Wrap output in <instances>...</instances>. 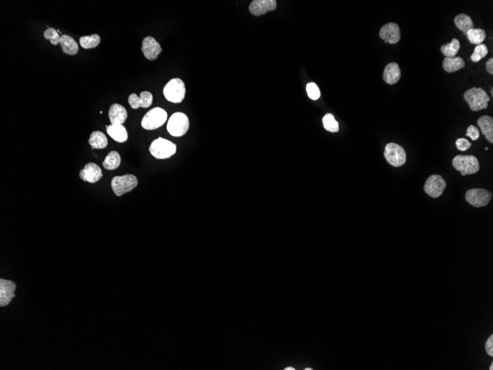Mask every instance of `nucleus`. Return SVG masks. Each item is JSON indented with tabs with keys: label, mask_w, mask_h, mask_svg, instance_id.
Wrapping results in <instances>:
<instances>
[{
	"label": "nucleus",
	"mask_w": 493,
	"mask_h": 370,
	"mask_svg": "<svg viewBox=\"0 0 493 370\" xmlns=\"http://www.w3.org/2000/svg\"><path fill=\"white\" fill-rule=\"evenodd\" d=\"M463 98L472 111H480L488 107L490 97L482 88H472L463 94Z\"/></svg>",
	"instance_id": "nucleus-1"
},
{
	"label": "nucleus",
	"mask_w": 493,
	"mask_h": 370,
	"mask_svg": "<svg viewBox=\"0 0 493 370\" xmlns=\"http://www.w3.org/2000/svg\"><path fill=\"white\" fill-rule=\"evenodd\" d=\"M149 152L156 159H168L177 152V146L165 138H158L152 141Z\"/></svg>",
	"instance_id": "nucleus-2"
},
{
	"label": "nucleus",
	"mask_w": 493,
	"mask_h": 370,
	"mask_svg": "<svg viewBox=\"0 0 493 370\" xmlns=\"http://www.w3.org/2000/svg\"><path fill=\"white\" fill-rule=\"evenodd\" d=\"M185 85L182 79H171L163 88V95L171 103H181L185 96Z\"/></svg>",
	"instance_id": "nucleus-3"
},
{
	"label": "nucleus",
	"mask_w": 493,
	"mask_h": 370,
	"mask_svg": "<svg viewBox=\"0 0 493 370\" xmlns=\"http://www.w3.org/2000/svg\"><path fill=\"white\" fill-rule=\"evenodd\" d=\"M168 114L160 107H154L149 110L141 121L142 127L146 130H154L161 127L167 121Z\"/></svg>",
	"instance_id": "nucleus-4"
},
{
	"label": "nucleus",
	"mask_w": 493,
	"mask_h": 370,
	"mask_svg": "<svg viewBox=\"0 0 493 370\" xmlns=\"http://www.w3.org/2000/svg\"><path fill=\"white\" fill-rule=\"evenodd\" d=\"M453 167L459 171L462 176L473 175L479 171V162L473 155H457L452 161Z\"/></svg>",
	"instance_id": "nucleus-5"
},
{
	"label": "nucleus",
	"mask_w": 493,
	"mask_h": 370,
	"mask_svg": "<svg viewBox=\"0 0 493 370\" xmlns=\"http://www.w3.org/2000/svg\"><path fill=\"white\" fill-rule=\"evenodd\" d=\"M190 123L185 113H175L170 117L167 124V130L173 137H182L188 131Z\"/></svg>",
	"instance_id": "nucleus-6"
},
{
	"label": "nucleus",
	"mask_w": 493,
	"mask_h": 370,
	"mask_svg": "<svg viewBox=\"0 0 493 370\" xmlns=\"http://www.w3.org/2000/svg\"><path fill=\"white\" fill-rule=\"evenodd\" d=\"M138 184L137 178L133 175H125L113 178L111 183L112 190L118 197L123 195L134 189Z\"/></svg>",
	"instance_id": "nucleus-7"
},
{
	"label": "nucleus",
	"mask_w": 493,
	"mask_h": 370,
	"mask_svg": "<svg viewBox=\"0 0 493 370\" xmlns=\"http://www.w3.org/2000/svg\"><path fill=\"white\" fill-rule=\"evenodd\" d=\"M385 159L389 164L394 167H400L405 163L407 156L404 149L394 143L387 144L384 153Z\"/></svg>",
	"instance_id": "nucleus-8"
},
{
	"label": "nucleus",
	"mask_w": 493,
	"mask_h": 370,
	"mask_svg": "<svg viewBox=\"0 0 493 370\" xmlns=\"http://www.w3.org/2000/svg\"><path fill=\"white\" fill-rule=\"evenodd\" d=\"M493 194L484 188H473L466 191L465 199L474 207H484L491 200Z\"/></svg>",
	"instance_id": "nucleus-9"
},
{
	"label": "nucleus",
	"mask_w": 493,
	"mask_h": 370,
	"mask_svg": "<svg viewBox=\"0 0 493 370\" xmlns=\"http://www.w3.org/2000/svg\"><path fill=\"white\" fill-rule=\"evenodd\" d=\"M446 186L447 184L442 177L438 175H432L427 180L424 185V190L430 197L437 198L443 194Z\"/></svg>",
	"instance_id": "nucleus-10"
},
{
	"label": "nucleus",
	"mask_w": 493,
	"mask_h": 370,
	"mask_svg": "<svg viewBox=\"0 0 493 370\" xmlns=\"http://www.w3.org/2000/svg\"><path fill=\"white\" fill-rule=\"evenodd\" d=\"M162 51L159 42H156L154 38L152 36H146L143 39L141 51L148 60L153 61L156 60Z\"/></svg>",
	"instance_id": "nucleus-11"
},
{
	"label": "nucleus",
	"mask_w": 493,
	"mask_h": 370,
	"mask_svg": "<svg viewBox=\"0 0 493 370\" xmlns=\"http://www.w3.org/2000/svg\"><path fill=\"white\" fill-rule=\"evenodd\" d=\"M379 36L386 43L394 45L400 41L401 33L398 25L391 23L382 26L379 31Z\"/></svg>",
	"instance_id": "nucleus-12"
},
{
	"label": "nucleus",
	"mask_w": 493,
	"mask_h": 370,
	"mask_svg": "<svg viewBox=\"0 0 493 370\" xmlns=\"http://www.w3.org/2000/svg\"><path fill=\"white\" fill-rule=\"evenodd\" d=\"M277 7L276 0H254L249 6V12L255 17L275 11Z\"/></svg>",
	"instance_id": "nucleus-13"
},
{
	"label": "nucleus",
	"mask_w": 493,
	"mask_h": 370,
	"mask_svg": "<svg viewBox=\"0 0 493 370\" xmlns=\"http://www.w3.org/2000/svg\"><path fill=\"white\" fill-rule=\"evenodd\" d=\"M103 174L101 169L94 163H88L85 165L84 169L81 170L79 177L82 181L90 184H94L101 179Z\"/></svg>",
	"instance_id": "nucleus-14"
},
{
	"label": "nucleus",
	"mask_w": 493,
	"mask_h": 370,
	"mask_svg": "<svg viewBox=\"0 0 493 370\" xmlns=\"http://www.w3.org/2000/svg\"><path fill=\"white\" fill-rule=\"evenodd\" d=\"M128 104L131 108L137 110L140 108H148L153 102V95L149 91H143L140 95L136 93H131L128 98Z\"/></svg>",
	"instance_id": "nucleus-15"
},
{
	"label": "nucleus",
	"mask_w": 493,
	"mask_h": 370,
	"mask_svg": "<svg viewBox=\"0 0 493 370\" xmlns=\"http://www.w3.org/2000/svg\"><path fill=\"white\" fill-rule=\"evenodd\" d=\"M16 284L9 280L0 279V306L5 307L15 296Z\"/></svg>",
	"instance_id": "nucleus-16"
},
{
	"label": "nucleus",
	"mask_w": 493,
	"mask_h": 370,
	"mask_svg": "<svg viewBox=\"0 0 493 370\" xmlns=\"http://www.w3.org/2000/svg\"><path fill=\"white\" fill-rule=\"evenodd\" d=\"M126 110L119 104H113L109 110V118L111 124L123 125L126 121Z\"/></svg>",
	"instance_id": "nucleus-17"
},
{
	"label": "nucleus",
	"mask_w": 493,
	"mask_h": 370,
	"mask_svg": "<svg viewBox=\"0 0 493 370\" xmlns=\"http://www.w3.org/2000/svg\"><path fill=\"white\" fill-rule=\"evenodd\" d=\"M401 77L400 66L395 62H391L385 67L383 73V79L388 85H394L399 82Z\"/></svg>",
	"instance_id": "nucleus-18"
},
{
	"label": "nucleus",
	"mask_w": 493,
	"mask_h": 370,
	"mask_svg": "<svg viewBox=\"0 0 493 370\" xmlns=\"http://www.w3.org/2000/svg\"><path fill=\"white\" fill-rule=\"evenodd\" d=\"M108 135L118 143H124L128 140V132L123 125L110 124L106 126Z\"/></svg>",
	"instance_id": "nucleus-19"
},
{
	"label": "nucleus",
	"mask_w": 493,
	"mask_h": 370,
	"mask_svg": "<svg viewBox=\"0 0 493 370\" xmlns=\"http://www.w3.org/2000/svg\"><path fill=\"white\" fill-rule=\"evenodd\" d=\"M478 126L483 135L489 142L493 143V119L489 116H484L478 120Z\"/></svg>",
	"instance_id": "nucleus-20"
},
{
	"label": "nucleus",
	"mask_w": 493,
	"mask_h": 370,
	"mask_svg": "<svg viewBox=\"0 0 493 370\" xmlns=\"http://www.w3.org/2000/svg\"><path fill=\"white\" fill-rule=\"evenodd\" d=\"M61 46H62V51L65 54L69 56H74L78 53V45L75 42V39L68 35H62L60 39Z\"/></svg>",
	"instance_id": "nucleus-21"
},
{
	"label": "nucleus",
	"mask_w": 493,
	"mask_h": 370,
	"mask_svg": "<svg viewBox=\"0 0 493 370\" xmlns=\"http://www.w3.org/2000/svg\"><path fill=\"white\" fill-rule=\"evenodd\" d=\"M464 67V61L461 57H445L443 61V68L449 73H454Z\"/></svg>",
	"instance_id": "nucleus-22"
},
{
	"label": "nucleus",
	"mask_w": 493,
	"mask_h": 370,
	"mask_svg": "<svg viewBox=\"0 0 493 370\" xmlns=\"http://www.w3.org/2000/svg\"><path fill=\"white\" fill-rule=\"evenodd\" d=\"M88 143L92 149L103 150L107 147L108 140L103 132L100 131H94L90 135Z\"/></svg>",
	"instance_id": "nucleus-23"
},
{
	"label": "nucleus",
	"mask_w": 493,
	"mask_h": 370,
	"mask_svg": "<svg viewBox=\"0 0 493 370\" xmlns=\"http://www.w3.org/2000/svg\"><path fill=\"white\" fill-rule=\"evenodd\" d=\"M454 23L456 27L462 31L464 34L467 33L468 31L474 29L473 22L469 16L464 14H459L454 19Z\"/></svg>",
	"instance_id": "nucleus-24"
},
{
	"label": "nucleus",
	"mask_w": 493,
	"mask_h": 370,
	"mask_svg": "<svg viewBox=\"0 0 493 370\" xmlns=\"http://www.w3.org/2000/svg\"><path fill=\"white\" fill-rule=\"evenodd\" d=\"M121 163V157L119 153L116 151H111L103 160V166L106 170H115L119 167Z\"/></svg>",
	"instance_id": "nucleus-25"
},
{
	"label": "nucleus",
	"mask_w": 493,
	"mask_h": 370,
	"mask_svg": "<svg viewBox=\"0 0 493 370\" xmlns=\"http://www.w3.org/2000/svg\"><path fill=\"white\" fill-rule=\"evenodd\" d=\"M468 40L472 45H481L486 39L485 31L481 29H472L468 31L466 33Z\"/></svg>",
	"instance_id": "nucleus-26"
},
{
	"label": "nucleus",
	"mask_w": 493,
	"mask_h": 370,
	"mask_svg": "<svg viewBox=\"0 0 493 370\" xmlns=\"http://www.w3.org/2000/svg\"><path fill=\"white\" fill-rule=\"evenodd\" d=\"M460 50V42L457 39H452L451 42L441 47V52L448 58L455 57Z\"/></svg>",
	"instance_id": "nucleus-27"
},
{
	"label": "nucleus",
	"mask_w": 493,
	"mask_h": 370,
	"mask_svg": "<svg viewBox=\"0 0 493 370\" xmlns=\"http://www.w3.org/2000/svg\"><path fill=\"white\" fill-rule=\"evenodd\" d=\"M100 42V37L97 34L91 36H81L79 39L80 45L84 49L88 50L98 46Z\"/></svg>",
	"instance_id": "nucleus-28"
},
{
	"label": "nucleus",
	"mask_w": 493,
	"mask_h": 370,
	"mask_svg": "<svg viewBox=\"0 0 493 370\" xmlns=\"http://www.w3.org/2000/svg\"><path fill=\"white\" fill-rule=\"evenodd\" d=\"M323 124L326 130L331 132H337L339 131V124L335 120L333 115L328 113L323 118Z\"/></svg>",
	"instance_id": "nucleus-29"
},
{
	"label": "nucleus",
	"mask_w": 493,
	"mask_h": 370,
	"mask_svg": "<svg viewBox=\"0 0 493 370\" xmlns=\"http://www.w3.org/2000/svg\"><path fill=\"white\" fill-rule=\"evenodd\" d=\"M487 54H488V48H487V45H484V44L477 45L474 50V52L471 56V60L473 62H478L480 60L484 59L487 55Z\"/></svg>",
	"instance_id": "nucleus-30"
},
{
	"label": "nucleus",
	"mask_w": 493,
	"mask_h": 370,
	"mask_svg": "<svg viewBox=\"0 0 493 370\" xmlns=\"http://www.w3.org/2000/svg\"><path fill=\"white\" fill-rule=\"evenodd\" d=\"M44 36L46 39L50 41V44L53 45H57L60 43L61 36H59L58 31L53 28H49L44 32Z\"/></svg>",
	"instance_id": "nucleus-31"
},
{
	"label": "nucleus",
	"mask_w": 493,
	"mask_h": 370,
	"mask_svg": "<svg viewBox=\"0 0 493 370\" xmlns=\"http://www.w3.org/2000/svg\"><path fill=\"white\" fill-rule=\"evenodd\" d=\"M307 95L311 100H317L320 98V90L315 83L311 82V83L307 84Z\"/></svg>",
	"instance_id": "nucleus-32"
},
{
	"label": "nucleus",
	"mask_w": 493,
	"mask_h": 370,
	"mask_svg": "<svg viewBox=\"0 0 493 370\" xmlns=\"http://www.w3.org/2000/svg\"><path fill=\"white\" fill-rule=\"evenodd\" d=\"M466 135L467 137H469L472 141H476L480 136L479 130H478L476 126L470 125V126H468Z\"/></svg>",
	"instance_id": "nucleus-33"
},
{
	"label": "nucleus",
	"mask_w": 493,
	"mask_h": 370,
	"mask_svg": "<svg viewBox=\"0 0 493 370\" xmlns=\"http://www.w3.org/2000/svg\"><path fill=\"white\" fill-rule=\"evenodd\" d=\"M457 149L460 151H466L471 147L470 142L465 138H459L456 142Z\"/></svg>",
	"instance_id": "nucleus-34"
},
{
	"label": "nucleus",
	"mask_w": 493,
	"mask_h": 370,
	"mask_svg": "<svg viewBox=\"0 0 493 370\" xmlns=\"http://www.w3.org/2000/svg\"><path fill=\"white\" fill-rule=\"evenodd\" d=\"M485 349L490 356H493V335H491L485 343Z\"/></svg>",
	"instance_id": "nucleus-35"
},
{
	"label": "nucleus",
	"mask_w": 493,
	"mask_h": 370,
	"mask_svg": "<svg viewBox=\"0 0 493 370\" xmlns=\"http://www.w3.org/2000/svg\"><path fill=\"white\" fill-rule=\"evenodd\" d=\"M487 72L490 74H493V59L490 58L486 63Z\"/></svg>",
	"instance_id": "nucleus-36"
},
{
	"label": "nucleus",
	"mask_w": 493,
	"mask_h": 370,
	"mask_svg": "<svg viewBox=\"0 0 493 370\" xmlns=\"http://www.w3.org/2000/svg\"><path fill=\"white\" fill-rule=\"evenodd\" d=\"M285 370H295V369L292 368V367H287V368L284 369Z\"/></svg>",
	"instance_id": "nucleus-37"
},
{
	"label": "nucleus",
	"mask_w": 493,
	"mask_h": 370,
	"mask_svg": "<svg viewBox=\"0 0 493 370\" xmlns=\"http://www.w3.org/2000/svg\"><path fill=\"white\" fill-rule=\"evenodd\" d=\"M490 370H493V364H491L490 365Z\"/></svg>",
	"instance_id": "nucleus-38"
},
{
	"label": "nucleus",
	"mask_w": 493,
	"mask_h": 370,
	"mask_svg": "<svg viewBox=\"0 0 493 370\" xmlns=\"http://www.w3.org/2000/svg\"><path fill=\"white\" fill-rule=\"evenodd\" d=\"M305 370H312V369L308 368V369H305Z\"/></svg>",
	"instance_id": "nucleus-39"
}]
</instances>
